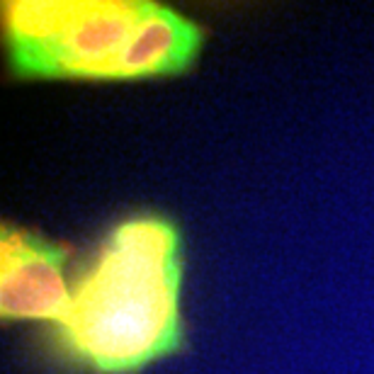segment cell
Listing matches in <instances>:
<instances>
[{
    "label": "cell",
    "instance_id": "obj_2",
    "mask_svg": "<svg viewBox=\"0 0 374 374\" xmlns=\"http://www.w3.org/2000/svg\"><path fill=\"white\" fill-rule=\"evenodd\" d=\"M148 10L143 0L3 3L5 39L20 76L107 78Z\"/></svg>",
    "mask_w": 374,
    "mask_h": 374
},
{
    "label": "cell",
    "instance_id": "obj_1",
    "mask_svg": "<svg viewBox=\"0 0 374 374\" xmlns=\"http://www.w3.org/2000/svg\"><path fill=\"white\" fill-rule=\"evenodd\" d=\"M180 231L158 216L112 229L58 323L66 352L100 374H129L182 345Z\"/></svg>",
    "mask_w": 374,
    "mask_h": 374
},
{
    "label": "cell",
    "instance_id": "obj_3",
    "mask_svg": "<svg viewBox=\"0 0 374 374\" xmlns=\"http://www.w3.org/2000/svg\"><path fill=\"white\" fill-rule=\"evenodd\" d=\"M68 248L34 233L0 229V316L3 321L61 323L71 304L64 279Z\"/></svg>",
    "mask_w": 374,
    "mask_h": 374
},
{
    "label": "cell",
    "instance_id": "obj_4",
    "mask_svg": "<svg viewBox=\"0 0 374 374\" xmlns=\"http://www.w3.org/2000/svg\"><path fill=\"white\" fill-rule=\"evenodd\" d=\"M202 39L195 22L170 8L148 3L146 15L112 66L110 80L180 73L195 61Z\"/></svg>",
    "mask_w": 374,
    "mask_h": 374
}]
</instances>
